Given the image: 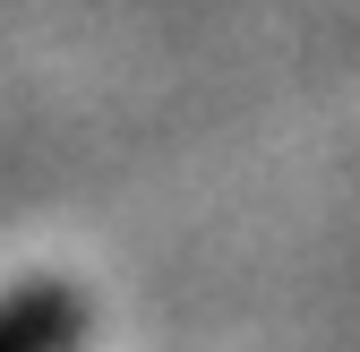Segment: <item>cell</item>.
I'll use <instances>...</instances> for the list:
<instances>
[{"instance_id": "obj_1", "label": "cell", "mask_w": 360, "mask_h": 352, "mask_svg": "<svg viewBox=\"0 0 360 352\" xmlns=\"http://www.w3.org/2000/svg\"><path fill=\"white\" fill-rule=\"evenodd\" d=\"M77 344H86V292L77 284L0 292V352H77Z\"/></svg>"}]
</instances>
